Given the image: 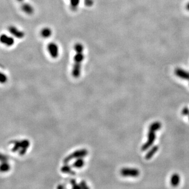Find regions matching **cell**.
<instances>
[{"label":"cell","instance_id":"1","mask_svg":"<svg viewBox=\"0 0 189 189\" xmlns=\"http://www.w3.org/2000/svg\"><path fill=\"white\" fill-rule=\"evenodd\" d=\"M74 49L75 54L74 57V64L72 70V75L74 77L78 78L81 73V64L85 58L84 55V46L80 43L75 45Z\"/></svg>","mask_w":189,"mask_h":189},{"label":"cell","instance_id":"2","mask_svg":"<svg viewBox=\"0 0 189 189\" xmlns=\"http://www.w3.org/2000/svg\"><path fill=\"white\" fill-rule=\"evenodd\" d=\"M88 154V151L86 149H81L75 151L73 153H71L64 159V162L65 163H69L70 161L73 160L74 159L83 158L84 157L86 156Z\"/></svg>","mask_w":189,"mask_h":189},{"label":"cell","instance_id":"3","mask_svg":"<svg viewBox=\"0 0 189 189\" xmlns=\"http://www.w3.org/2000/svg\"><path fill=\"white\" fill-rule=\"evenodd\" d=\"M120 174L124 177H137L140 175V172L137 169L124 167L120 170Z\"/></svg>","mask_w":189,"mask_h":189},{"label":"cell","instance_id":"4","mask_svg":"<svg viewBox=\"0 0 189 189\" xmlns=\"http://www.w3.org/2000/svg\"><path fill=\"white\" fill-rule=\"evenodd\" d=\"M156 138V136L155 132L149 130L148 133V140L146 141V143L141 147V150L142 151H146L150 147H151L155 142Z\"/></svg>","mask_w":189,"mask_h":189},{"label":"cell","instance_id":"5","mask_svg":"<svg viewBox=\"0 0 189 189\" xmlns=\"http://www.w3.org/2000/svg\"><path fill=\"white\" fill-rule=\"evenodd\" d=\"M47 49L50 56L53 58L57 57L59 55V48L56 44L50 43L48 45Z\"/></svg>","mask_w":189,"mask_h":189},{"label":"cell","instance_id":"6","mask_svg":"<svg viewBox=\"0 0 189 189\" xmlns=\"http://www.w3.org/2000/svg\"><path fill=\"white\" fill-rule=\"evenodd\" d=\"M175 74L180 78L189 81V72L183 69L177 68L175 69Z\"/></svg>","mask_w":189,"mask_h":189},{"label":"cell","instance_id":"7","mask_svg":"<svg viewBox=\"0 0 189 189\" xmlns=\"http://www.w3.org/2000/svg\"><path fill=\"white\" fill-rule=\"evenodd\" d=\"M159 147L158 146H154L149 150L148 152L146 153L145 158L147 160H149L152 158L153 156V155L157 152L158 150Z\"/></svg>","mask_w":189,"mask_h":189},{"label":"cell","instance_id":"8","mask_svg":"<svg viewBox=\"0 0 189 189\" xmlns=\"http://www.w3.org/2000/svg\"><path fill=\"white\" fill-rule=\"evenodd\" d=\"M180 176L177 173H175L173 175H172L170 179V182L172 186L175 187L176 186L179 185V184L180 183Z\"/></svg>","mask_w":189,"mask_h":189},{"label":"cell","instance_id":"9","mask_svg":"<svg viewBox=\"0 0 189 189\" xmlns=\"http://www.w3.org/2000/svg\"><path fill=\"white\" fill-rule=\"evenodd\" d=\"M1 41L6 45L10 46L13 44L14 40L11 37H7L6 35H4L1 37Z\"/></svg>","mask_w":189,"mask_h":189},{"label":"cell","instance_id":"10","mask_svg":"<svg viewBox=\"0 0 189 189\" xmlns=\"http://www.w3.org/2000/svg\"><path fill=\"white\" fill-rule=\"evenodd\" d=\"M161 128V124L159 121H156L151 124L149 126V130L153 132H157Z\"/></svg>","mask_w":189,"mask_h":189},{"label":"cell","instance_id":"11","mask_svg":"<svg viewBox=\"0 0 189 189\" xmlns=\"http://www.w3.org/2000/svg\"><path fill=\"white\" fill-rule=\"evenodd\" d=\"M52 31L50 29L46 27L43 29L41 32V34L43 37L48 38L52 35Z\"/></svg>","mask_w":189,"mask_h":189},{"label":"cell","instance_id":"12","mask_svg":"<svg viewBox=\"0 0 189 189\" xmlns=\"http://www.w3.org/2000/svg\"><path fill=\"white\" fill-rule=\"evenodd\" d=\"M84 163H85V162L83 158L78 159V160L74 162L73 166L76 168H81V167H83L84 165Z\"/></svg>","mask_w":189,"mask_h":189},{"label":"cell","instance_id":"13","mask_svg":"<svg viewBox=\"0 0 189 189\" xmlns=\"http://www.w3.org/2000/svg\"><path fill=\"white\" fill-rule=\"evenodd\" d=\"M23 9L24 10V11L25 12L28 13L29 14H32L33 12V7L29 4H25L23 7Z\"/></svg>","mask_w":189,"mask_h":189},{"label":"cell","instance_id":"14","mask_svg":"<svg viewBox=\"0 0 189 189\" xmlns=\"http://www.w3.org/2000/svg\"><path fill=\"white\" fill-rule=\"evenodd\" d=\"M79 0H70V6L72 9L76 10L79 4Z\"/></svg>","mask_w":189,"mask_h":189},{"label":"cell","instance_id":"15","mask_svg":"<svg viewBox=\"0 0 189 189\" xmlns=\"http://www.w3.org/2000/svg\"><path fill=\"white\" fill-rule=\"evenodd\" d=\"M61 171H63V172H64V173H72L73 172L72 170H71L70 167L68 166L63 167L61 168Z\"/></svg>","mask_w":189,"mask_h":189},{"label":"cell","instance_id":"16","mask_svg":"<svg viewBox=\"0 0 189 189\" xmlns=\"http://www.w3.org/2000/svg\"><path fill=\"white\" fill-rule=\"evenodd\" d=\"M182 115L183 116L189 115V109L187 107H184L182 110Z\"/></svg>","mask_w":189,"mask_h":189},{"label":"cell","instance_id":"17","mask_svg":"<svg viewBox=\"0 0 189 189\" xmlns=\"http://www.w3.org/2000/svg\"><path fill=\"white\" fill-rule=\"evenodd\" d=\"M186 9L187 10V11H189V3L187 4V5L186 6Z\"/></svg>","mask_w":189,"mask_h":189},{"label":"cell","instance_id":"18","mask_svg":"<svg viewBox=\"0 0 189 189\" xmlns=\"http://www.w3.org/2000/svg\"><path fill=\"white\" fill-rule=\"evenodd\" d=\"M18 1H20V2H21L22 1H23V0H18Z\"/></svg>","mask_w":189,"mask_h":189},{"label":"cell","instance_id":"19","mask_svg":"<svg viewBox=\"0 0 189 189\" xmlns=\"http://www.w3.org/2000/svg\"></svg>","mask_w":189,"mask_h":189}]
</instances>
